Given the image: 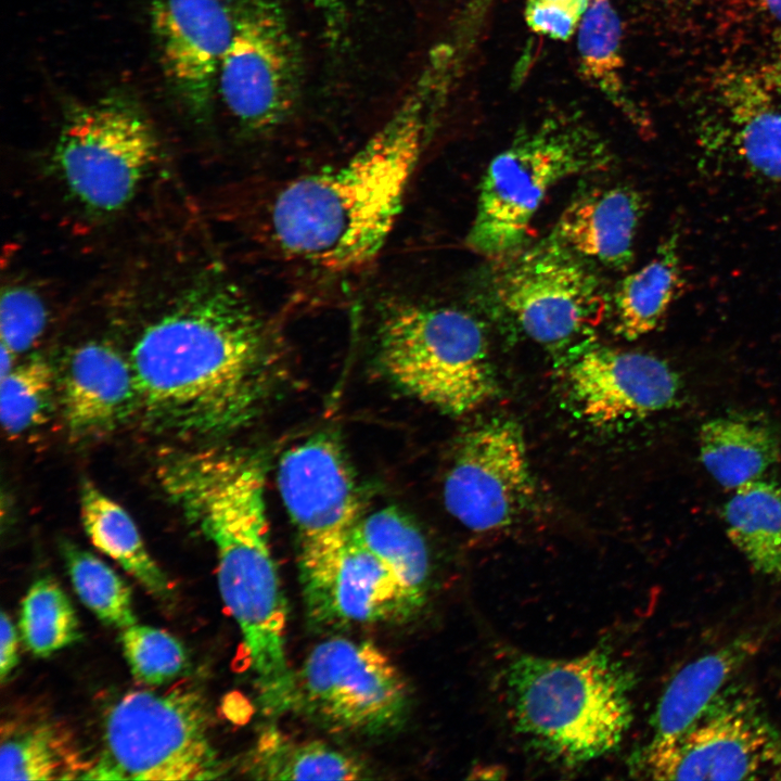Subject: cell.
Instances as JSON below:
<instances>
[{"label":"cell","instance_id":"1","mask_svg":"<svg viewBox=\"0 0 781 781\" xmlns=\"http://www.w3.org/2000/svg\"><path fill=\"white\" fill-rule=\"evenodd\" d=\"M137 412L149 427L210 438L248 424L274 383L278 350L269 322L233 284L182 291L140 333L129 357Z\"/></svg>","mask_w":781,"mask_h":781},{"label":"cell","instance_id":"2","mask_svg":"<svg viewBox=\"0 0 781 781\" xmlns=\"http://www.w3.org/2000/svg\"><path fill=\"white\" fill-rule=\"evenodd\" d=\"M157 479L216 551L219 591L240 629L261 710H294L287 607L269 539L264 458L228 447L175 452L159 465Z\"/></svg>","mask_w":781,"mask_h":781},{"label":"cell","instance_id":"3","mask_svg":"<svg viewBox=\"0 0 781 781\" xmlns=\"http://www.w3.org/2000/svg\"><path fill=\"white\" fill-rule=\"evenodd\" d=\"M452 57L435 49L386 123L343 164L294 178L269 202V240L285 258L328 272L370 263L385 244L423 151Z\"/></svg>","mask_w":781,"mask_h":781},{"label":"cell","instance_id":"4","mask_svg":"<svg viewBox=\"0 0 781 781\" xmlns=\"http://www.w3.org/2000/svg\"><path fill=\"white\" fill-rule=\"evenodd\" d=\"M500 683L515 731L565 765L614 751L632 720L633 677L607 650L571 658L516 653L502 666Z\"/></svg>","mask_w":781,"mask_h":781},{"label":"cell","instance_id":"5","mask_svg":"<svg viewBox=\"0 0 781 781\" xmlns=\"http://www.w3.org/2000/svg\"><path fill=\"white\" fill-rule=\"evenodd\" d=\"M380 304L375 355L397 387L451 415L468 413L492 397L495 373L475 318L406 297Z\"/></svg>","mask_w":781,"mask_h":781},{"label":"cell","instance_id":"6","mask_svg":"<svg viewBox=\"0 0 781 781\" xmlns=\"http://www.w3.org/2000/svg\"><path fill=\"white\" fill-rule=\"evenodd\" d=\"M612 154L586 123L548 116L523 129L488 164L466 244L503 258L521 249L548 192L569 177L605 169Z\"/></svg>","mask_w":781,"mask_h":781},{"label":"cell","instance_id":"7","mask_svg":"<svg viewBox=\"0 0 781 781\" xmlns=\"http://www.w3.org/2000/svg\"><path fill=\"white\" fill-rule=\"evenodd\" d=\"M223 766L203 697L192 689L130 691L107 710L103 745L84 779L213 780Z\"/></svg>","mask_w":781,"mask_h":781},{"label":"cell","instance_id":"8","mask_svg":"<svg viewBox=\"0 0 781 781\" xmlns=\"http://www.w3.org/2000/svg\"><path fill=\"white\" fill-rule=\"evenodd\" d=\"M157 150L154 129L139 105L128 95L113 92L69 105L52 163L82 206L112 214L135 196Z\"/></svg>","mask_w":781,"mask_h":781},{"label":"cell","instance_id":"9","mask_svg":"<svg viewBox=\"0 0 781 781\" xmlns=\"http://www.w3.org/2000/svg\"><path fill=\"white\" fill-rule=\"evenodd\" d=\"M781 757V735L747 689L726 688L681 734L650 741L635 771L654 780H754Z\"/></svg>","mask_w":781,"mask_h":781},{"label":"cell","instance_id":"10","mask_svg":"<svg viewBox=\"0 0 781 781\" xmlns=\"http://www.w3.org/2000/svg\"><path fill=\"white\" fill-rule=\"evenodd\" d=\"M408 706L401 673L369 641L329 638L311 650L295 673L294 710L337 731L389 732L405 720Z\"/></svg>","mask_w":781,"mask_h":781},{"label":"cell","instance_id":"11","mask_svg":"<svg viewBox=\"0 0 781 781\" xmlns=\"http://www.w3.org/2000/svg\"><path fill=\"white\" fill-rule=\"evenodd\" d=\"M503 258L492 282L496 298L535 342L561 347L602 321L611 300L600 280L552 238Z\"/></svg>","mask_w":781,"mask_h":781},{"label":"cell","instance_id":"12","mask_svg":"<svg viewBox=\"0 0 781 781\" xmlns=\"http://www.w3.org/2000/svg\"><path fill=\"white\" fill-rule=\"evenodd\" d=\"M232 34L217 86L234 119L252 132L281 125L293 112L302 78L300 56L276 0H238Z\"/></svg>","mask_w":781,"mask_h":781},{"label":"cell","instance_id":"13","mask_svg":"<svg viewBox=\"0 0 781 781\" xmlns=\"http://www.w3.org/2000/svg\"><path fill=\"white\" fill-rule=\"evenodd\" d=\"M443 494L447 511L473 532L513 525L535 497L520 424L500 418L468 431L453 454Z\"/></svg>","mask_w":781,"mask_h":781},{"label":"cell","instance_id":"14","mask_svg":"<svg viewBox=\"0 0 781 781\" xmlns=\"http://www.w3.org/2000/svg\"><path fill=\"white\" fill-rule=\"evenodd\" d=\"M278 487L296 529L298 556L344 546L359 523V496L344 449L330 434L293 446L280 459Z\"/></svg>","mask_w":781,"mask_h":781},{"label":"cell","instance_id":"15","mask_svg":"<svg viewBox=\"0 0 781 781\" xmlns=\"http://www.w3.org/2000/svg\"><path fill=\"white\" fill-rule=\"evenodd\" d=\"M304 604L313 625L338 628L408 618L420 606L356 527L340 549L298 558Z\"/></svg>","mask_w":781,"mask_h":781},{"label":"cell","instance_id":"16","mask_svg":"<svg viewBox=\"0 0 781 781\" xmlns=\"http://www.w3.org/2000/svg\"><path fill=\"white\" fill-rule=\"evenodd\" d=\"M149 11L169 84L191 116L205 120L232 34L231 9L221 0H149Z\"/></svg>","mask_w":781,"mask_h":781},{"label":"cell","instance_id":"17","mask_svg":"<svg viewBox=\"0 0 781 781\" xmlns=\"http://www.w3.org/2000/svg\"><path fill=\"white\" fill-rule=\"evenodd\" d=\"M567 376L581 414L598 426L662 411L679 393L678 375L664 360L605 346L584 350Z\"/></svg>","mask_w":781,"mask_h":781},{"label":"cell","instance_id":"18","mask_svg":"<svg viewBox=\"0 0 781 781\" xmlns=\"http://www.w3.org/2000/svg\"><path fill=\"white\" fill-rule=\"evenodd\" d=\"M61 407L68 431L76 436L115 430L138 408L129 358L98 341L73 349L61 376Z\"/></svg>","mask_w":781,"mask_h":781},{"label":"cell","instance_id":"19","mask_svg":"<svg viewBox=\"0 0 781 781\" xmlns=\"http://www.w3.org/2000/svg\"><path fill=\"white\" fill-rule=\"evenodd\" d=\"M644 208L632 187L592 188L566 206L549 236L585 260L624 270L632 263Z\"/></svg>","mask_w":781,"mask_h":781},{"label":"cell","instance_id":"20","mask_svg":"<svg viewBox=\"0 0 781 781\" xmlns=\"http://www.w3.org/2000/svg\"><path fill=\"white\" fill-rule=\"evenodd\" d=\"M758 73L731 71L717 84L731 145L756 175L781 181V108Z\"/></svg>","mask_w":781,"mask_h":781},{"label":"cell","instance_id":"21","mask_svg":"<svg viewBox=\"0 0 781 781\" xmlns=\"http://www.w3.org/2000/svg\"><path fill=\"white\" fill-rule=\"evenodd\" d=\"M760 638L743 635L683 666L664 690L652 717V740L684 732L755 655Z\"/></svg>","mask_w":781,"mask_h":781},{"label":"cell","instance_id":"22","mask_svg":"<svg viewBox=\"0 0 781 781\" xmlns=\"http://www.w3.org/2000/svg\"><path fill=\"white\" fill-rule=\"evenodd\" d=\"M80 517L91 543L130 574L154 599L171 604L174 586L148 551L128 512L89 481L79 492Z\"/></svg>","mask_w":781,"mask_h":781},{"label":"cell","instance_id":"23","mask_svg":"<svg viewBox=\"0 0 781 781\" xmlns=\"http://www.w3.org/2000/svg\"><path fill=\"white\" fill-rule=\"evenodd\" d=\"M678 247L675 231L650 261L619 281L611 300L617 334L632 341L658 327L684 284Z\"/></svg>","mask_w":781,"mask_h":781},{"label":"cell","instance_id":"24","mask_svg":"<svg viewBox=\"0 0 781 781\" xmlns=\"http://www.w3.org/2000/svg\"><path fill=\"white\" fill-rule=\"evenodd\" d=\"M702 463L729 489L758 478L780 459V444L770 427L744 418H715L699 432Z\"/></svg>","mask_w":781,"mask_h":781},{"label":"cell","instance_id":"25","mask_svg":"<svg viewBox=\"0 0 781 781\" xmlns=\"http://www.w3.org/2000/svg\"><path fill=\"white\" fill-rule=\"evenodd\" d=\"M734 490L722 512L729 539L757 573L781 580V486L758 478Z\"/></svg>","mask_w":781,"mask_h":781},{"label":"cell","instance_id":"26","mask_svg":"<svg viewBox=\"0 0 781 781\" xmlns=\"http://www.w3.org/2000/svg\"><path fill=\"white\" fill-rule=\"evenodd\" d=\"M245 771L261 780H357L369 778L355 756L323 742L297 741L268 728L245 759Z\"/></svg>","mask_w":781,"mask_h":781},{"label":"cell","instance_id":"27","mask_svg":"<svg viewBox=\"0 0 781 781\" xmlns=\"http://www.w3.org/2000/svg\"><path fill=\"white\" fill-rule=\"evenodd\" d=\"M67 731L50 722L2 728L1 780L84 779L91 767Z\"/></svg>","mask_w":781,"mask_h":781},{"label":"cell","instance_id":"28","mask_svg":"<svg viewBox=\"0 0 781 781\" xmlns=\"http://www.w3.org/2000/svg\"><path fill=\"white\" fill-rule=\"evenodd\" d=\"M576 36L582 78L627 117L641 123L624 79L622 23L611 0L591 1Z\"/></svg>","mask_w":781,"mask_h":781},{"label":"cell","instance_id":"29","mask_svg":"<svg viewBox=\"0 0 781 781\" xmlns=\"http://www.w3.org/2000/svg\"><path fill=\"white\" fill-rule=\"evenodd\" d=\"M356 530L412 600L423 606L431 562L426 541L415 524L397 509L386 507L360 520Z\"/></svg>","mask_w":781,"mask_h":781},{"label":"cell","instance_id":"30","mask_svg":"<svg viewBox=\"0 0 781 781\" xmlns=\"http://www.w3.org/2000/svg\"><path fill=\"white\" fill-rule=\"evenodd\" d=\"M62 554L77 596L102 623L120 630L137 623L131 590L112 567L69 541Z\"/></svg>","mask_w":781,"mask_h":781},{"label":"cell","instance_id":"31","mask_svg":"<svg viewBox=\"0 0 781 781\" xmlns=\"http://www.w3.org/2000/svg\"><path fill=\"white\" fill-rule=\"evenodd\" d=\"M20 629L26 648L46 657L80 638L76 612L55 580L43 577L28 589L21 604Z\"/></svg>","mask_w":781,"mask_h":781},{"label":"cell","instance_id":"32","mask_svg":"<svg viewBox=\"0 0 781 781\" xmlns=\"http://www.w3.org/2000/svg\"><path fill=\"white\" fill-rule=\"evenodd\" d=\"M52 367L41 357L15 366L0 386V419L3 431L17 437L50 417L54 395Z\"/></svg>","mask_w":781,"mask_h":781},{"label":"cell","instance_id":"33","mask_svg":"<svg viewBox=\"0 0 781 781\" xmlns=\"http://www.w3.org/2000/svg\"><path fill=\"white\" fill-rule=\"evenodd\" d=\"M120 642L133 677L142 683L167 682L187 665L183 645L166 630L136 623L121 629Z\"/></svg>","mask_w":781,"mask_h":781},{"label":"cell","instance_id":"34","mask_svg":"<svg viewBox=\"0 0 781 781\" xmlns=\"http://www.w3.org/2000/svg\"><path fill=\"white\" fill-rule=\"evenodd\" d=\"M47 323L42 298L30 287L14 285L5 289L0 302L1 343L15 355L31 348Z\"/></svg>","mask_w":781,"mask_h":781},{"label":"cell","instance_id":"35","mask_svg":"<svg viewBox=\"0 0 781 781\" xmlns=\"http://www.w3.org/2000/svg\"><path fill=\"white\" fill-rule=\"evenodd\" d=\"M585 13L548 0H527L524 17L528 28L553 40L566 41L577 34Z\"/></svg>","mask_w":781,"mask_h":781},{"label":"cell","instance_id":"36","mask_svg":"<svg viewBox=\"0 0 781 781\" xmlns=\"http://www.w3.org/2000/svg\"><path fill=\"white\" fill-rule=\"evenodd\" d=\"M0 678L3 682L14 670L18 662V640L15 626L4 613L0 617Z\"/></svg>","mask_w":781,"mask_h":781},{"label":"cell","instance_id":"37","mask_svg":"<svg viewBox=\"0 0 781 781\" xmlns=\"http://www.w3.org/2000/svg\"><path fill=\"white\" fill-rule=\"evenodd\" d=\"M758 74L769 89L781 94V49Z\"/></svg>","mask_w":781,"mask_h":781},{"label":"cell","instance_id":"38","mask_svg":"<svg viewBox=\"0 0 781 781\" xmlns=\"http://www.w3.org/2000/svg\"><path fill=\"white\" fill-rule=\"evenodd\" d=\"M15 354L12 353L4 344L1 343L0 353V375L4 377L14 367Z\"/></svg>","mask_w":781,"mask_h":781},{"label":"cell","instance_id":"39","mask_svg":"<svg viewBox=\"0 0 781 781\" xmlns=\"http://www.w3.org/2000/svg\"><path fill=\"white\" fill-rule=\"evenodd\" d=\"M766 11L779 23H781V0H761Z\"/></svg>","mask_w":781,"mask_h":781},{"label":"cell","instance_id":"40","mask_svg":"<svg viewBox=\"0 0 781 781\" xmlns=\"http://www.w3.org/2000/svg\"><path fill=\"white\" fill-rule=\"evenodd\" d=\"M586 13L592 0H548Z\"/></svg>","mask_w":781,"mask_h":781},{"label":"cell","instance_id":"41","mask_svg":"<svg viewBox=\"0 0 781 781\" xmlns=\"http://www.w3.org/2000/svg\"><path fill=\"white\" fill-rule=\"evenodd\" d=\"M317 7L330 11H337L344 3L345 0H311Z\"/></svg>","mask_w":781,"mask_h":781},{"label":"cell","instance_id":"42","mask_svg":"<svg viewBox=\"0 0 781 781\" xmlns=\"http://www.w3.org/2000/svg\"><path fill=\"white\" fill-rule=\"evenodd\" d=\"M772 772L774 773V776H772L773 779H781V757L779 758Z\"/></svg>","mask_w":781,"mask_h":781}]
</instances>
